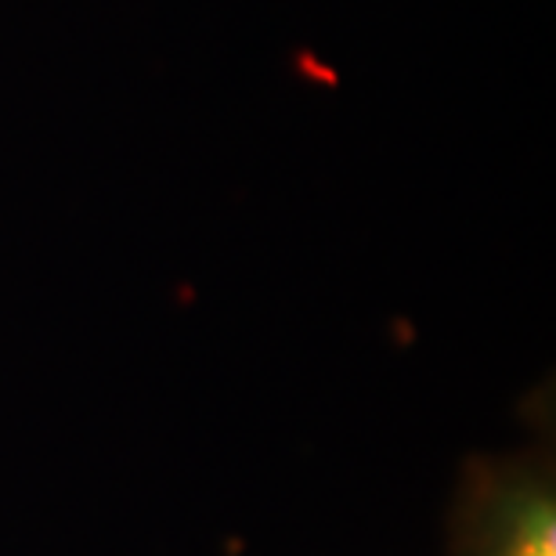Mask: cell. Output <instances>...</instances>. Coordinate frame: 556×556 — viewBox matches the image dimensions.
Wrapping results in <instances>:
<instances>
[{
    "instance_id": "1",
    "label": "cell",
    "mask_w": 556,
    "mask_h": 556,
    "mask_svg": "<svg viewBox=\"0 0 556 556\" xmlns=\"http://www.w3.org/2000/svg\"><path fill=\"white\" fill-rule=\"evenodd\" d=\"M484 556H556V517L549 495L514 498L495 517Z\"/></svg>"
}]
</instances>
